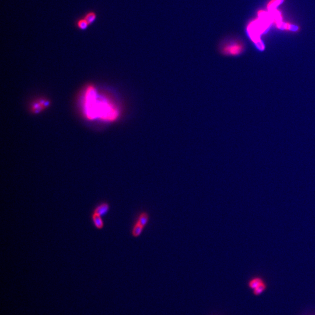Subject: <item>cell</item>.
Masks as SVG:
<instances>
[{
  "mask_svg": "<svg viewBox=\"0 0 315 315\" xmlns=\"http://www.w3.org/2000/svg\"><path fill=\"white\" fill-rule=\"evenodd\" d=\"M83 109L88 119H99L106 121H114L119 117L117 106L107 99L99 96L92 86L86 88L83 96Z\"/></svg>",
  "mask_w": 315,
  "mask_h": 315,
  "instance_id": "cell-1",
  "label": "cell"
},
{
  "mask_svg": "<svg viewBox=\"0 0 315 315\" xmlns=\"http://www.w3.org/2000/svg\"><path fill=\"white\" fill-rule=\"evenodd\" d=\"M258 16V19L250 22L249 24L247 31L249 36L257 49L260 51H263L265 49V46L261 39L260 36L266 32L273 21V19L269 12L259 11Z\"/></svg>",
  "mask_w": 315,
  "mask_h": 315,
  "instance_id": "cell-2",
  "label": "cell"
},
{
  "mask_svg": "<svg viewBox=\"0 0 315 315\" xmlns=\"http://www.w3.org/2000/svg\"><path fill=\"white\" fill-rule=\"evenodd\" d=\"M244 50V46L238 42H232L227 44L223 47V51L224 54L228 55H239Z\"/></svg>",
  "mask_w": 315,
  "mask_h": 315,
  "instance_id": "cell-3",
  "label": "cell"
},
{
  "mask_svg": "<svg viewBox=\"0 0 315 315\" xmlns=\"http://www.w3.org/2000/svg\"><path fill=\"white\" fill-rule=\"evenodd\" d=\"M248 285L250 289L253 290V293L256 295L262 293L266 288L265 283L261 278L258 277L250 280L248 283Z\"/></svg>",
  "mask_w": 315,
  "mask_h": 315,
  "instance_id": "cell-4",
  "label": "cell"
},
{
  "mask_svg": "<svg viewBox=\"0 0 315 315\" xmlns=\"http://www.w3.org/2000/svg\"><path fill=\"white\" fill-rule=\"evenodd\" d=\"M110 208V206L108 202L102 201L95 207L92 212L103 217L109 212Z\"/></svg>",
  "mask_w": 315,
  "mask_h": 315,
  "instance_id": "cell-5",
  "label": "cell"
},
{
  "mask_svg": "<svg viewBox=\"0 0 315 315\" xmlns=\"http://www.w3.org/2000/svg\"><path fill=\"white\" fill-rule=\"evenodd\" d=\"M91 220L94 227L99 230H101L104 228V223L102 217L95 212H92Z\"/></svg>",
  "mask_w": 315,
  "mask_h": 315,
  "instance_id": "cell-6",
  "label": "cell"
},
{
  "mask_svg": "<svg viewBox=\"0 0 315 315\" xmlns=\"http://www.w3.org/2000/svg\"><path fill=\"white\" fill-rule=\"evenodd\" d=\"M74 27L79 31H86L90 27V25L83 16H81L80 18H77L75 21Z\"/></svg>",
  "mask_w": 315,
  "mask_h": 315,
  "instance_id": "cell-7",
  "label": "cell"
},
{
  "mask_svg": "<svg viewBox=\"0 0 315 315\" xmlns=\"http://www.w3.org/2000/svg\"><path fill=\"white\" fill-rule=\"evenodd\" d=\"M135 221L139 223L145 228V227L148 224L149 221V215L148 212L145 211H141L139 213V214L137 217Z\"/></svg>",
  "mask_w": 315,
  "mask_h": 315,
  "instance_id": "cell-8",
  "label": "cell"
},
{
  "mask_svg": "<svg viewBox=\"0 0 315 315\" xmlns=\"http://www.w3.org/2000/svg\"><path fill=\"white\" fill-rule=\"evenodd\" d=\"M145 227H143L142 225H141V224H140L139 223H137L135 221L133 227H132V228L131 230V236L133 237V238H138L140 237L141 234H142L144 230Z\"/></svg>",
  "mask_w": 315,
  "mask_h": 315,
  "instance_id": "cell-9",
  "label": "cell"
},
{
  "mask_svg": "<svg viewBox=\"0 0 315 315\" xmlns=\"http://www.w3.org/2000/svg\"><path fill=\"white\" fill-rule=\"evenodd\" d=\"M82 16L85 18V19L87 22H88L90 26H92L93 25L98 19V14L94 10L87 11Z\"/></svg>",
  "mask_w": 315,
  "mask_h": 315,
  "instance_id": "cell-10",
  "label": "cell"
},
{
  "mask_svg": "<svg viewBox=\"0 0 315 315\" xmlns=\"http://www.w3.org/2000/svg\"><path fill=\"white\" fill-rule=\"evenodd\" d=\"M47 104L48 102L44 100H40L36 103H35L34 105L33 106V111L34 112L38 113L39 111L42 110V109L43 108L46 107Z\"/></svg>",
  "mask_w": 315,
  "mask_h": 315,
  "instance_id": "cell-11",
  "label": "cell"
},
{
  "mask_svg": "<svg viewBox=\"0 0 315 315\" xmlns=\"http://www.w3.org/2000/svg\"><path fill=\"white\" fill-rule=\"evenodd\" d=\"M284 1V0H272L270 1L267 6L268 11H272L276 9L278 6L281 4Z\"/></svg>",
  "mask_w": 315,
  "mask_h": 315,
  "instance_id": "cell-12",
  "label": "cell"
}]
</instances>
